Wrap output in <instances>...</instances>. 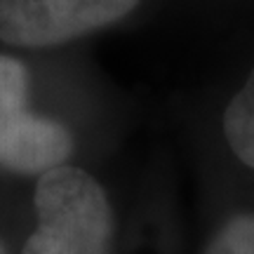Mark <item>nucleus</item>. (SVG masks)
<instances>
[{
    "instance_id": "1",
    "label": "nucleus",
    "mask_w": 254,
    "mask_h": 254,
    "mask_svg": "<svg viewBox=\"0 0 254 254\" xmlns=\"http://www.w3.org/2000/svg\"><path fill=\"white\" fill-rule=\"evenodd\" d=\"M139 120V101L94 75L0 50V179L28 184L62 165L111 163Z\"/></svg>"
},
{
    "instance_id": "2",
    "label": "nucleus",
    "mask_w": 254,
    "mask_h": 254,
    "mask_svg": "<svg viewBox=\"0 0 254 254\" xmlns=\"http://www.w3.org/2000/svg\"><path fill=\"white\" fill-rule=\"evenodd\" d=\"M170 172L163 158L132 174L120 155L38 174L26 184L19 254H136Z\"/></svg>"
},
{
    "instance_id": "3",
    "label": "nucleus",
    "mask_w": 254,
    "mask_h": 254,
    "mask_svg": "<svg viewBox=\"0 0 254 254\" xmlns=\"http://www.w3.org/2000/svg\"><path fill=\"white\" fill-rule=\"evenodd\" d=\"M163 116L190 170L254 189V55L200 90L165 101Z\"/></svg>"
},
{
    "instance_id": "4",
    "label": "nucleus",
    "mask_w": 254,
    "mask_h": 254,
    "mask_svg": "<svg viewBox=\"0 0 254 254\" xmlns=\"http://www.w3.org/2000/svg\"><path fill=\"white\" fill-rule=\"evenodd\" d=\"M146 0H0V50L57 52L136 14Z\"/></svg>"
},
{
    "instance_id": "5",
    "label": "nucleus",
    "mask_w": 254,
    "mask_h": 254,
    "mask_svg": "<svg viewBox=\"0 0 254 254\" xmlns=\"http://www.w3.org/2000/svg\"><path fill=\"white\" fill-rule=\"evenodd\" d=\"M195 236L190 254H254V189L209 170H190Z\"/></svg>"
},
{
    "instance_id": "6",
    "label": "nucleus",
    "mask_w": 254,
    "mask_h": 254,
    "mask_svg": "<svg viewBox=\"0 0 254 254\" xmlns=\"http://www.w3.org/2000/svg\"><path fill=\"white\" fill-rule=\"evenodd\" d=\"M26 184L0 179V254H19Z\"/></svg>"
}]
</instances>
